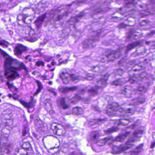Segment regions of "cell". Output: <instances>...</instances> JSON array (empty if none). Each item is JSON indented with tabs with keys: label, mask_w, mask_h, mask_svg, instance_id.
I'll list each match as a JSON object with an SVG mask.
<instances>
[{
	"label": "cell",
	"mask_w": 155,
	"mask_h": 155,
	"mask_svg": "<svg viewBox=\"0 0 155 155\" xmlns=\"http://www.w3.org/2000/svg\"><path fill=\"white\" fill-rule=\"evenodd\" d=\"M155 147V142H153L151 144V148H153Z\"/></svg>",
	"instance_id": "obj_51"
},
{
	"label": "cell",
	"mask_w": 155,
	"mask_h": 155,
	"mask_svg": "<svg viewBox=\"0 0 155 155\" xmlns=\"http://www.w3.org/2000/svg\"><path fill=\"white\" fill-rule=\"evenodd\" d=\"M119 127L117 126H114L107 129L104 131V133L106 135H109L112 133L115 132L119 130Z\"/></svg>",
	"instance_id": "obj_41"
},
{
	"label": "cell",
	"mask_w": 155,
	"mask_h": 155,
	"mask_svg": "<svg viewBox=\"0 0 155 155\" xmlns=\"http://www.w3.org/2000/svg\"><path fill=\"white\" fill-rule=\"evenodd\" d=\"M120 106L116 102H111L108 104L105 110L106 113L110 117L117 116Z\"/></svg>",
	"instance_id": "obj_9"
},
{
	"label": "cell",
	"mask_w": 155,
	"mask_h": 155,
	"mask_svg": "<svg viewBox=\"0 0 155 155\" xmlns=\"http://www.w3.org/2000/svg\"><path fill=\"white\" fill-rule=\"evenodd\" d=\"M137 22L136 17L134 16H130L126 20L125 22H124L126 24V26H134Z\"/></svg>",
	"instance_id": "obj_34"
},
{
	"label": "cell",
	"mask_w": 155,
	"mask_h": 155,
	"mask_svg": "<svg viewBox=\"0 0 155 155\" xmlns=\"http://www.w3.org/2000/svg\"><path fill=\"white\" fill-rule=\"evenodd\" d=\"M51 129L55 135L57 136H64L66 133L64 127L58 123H53L51 126Z\"/></svg>",
	"instance_id": "obj_13"
},
{
	"label": "cell",
	"mask_w": 155,
	"mask_h": 155,
	"mask_svg": "<svg viewBox=\"0 0 155 155\" xmlns=\"http://www.w3.org/2000/svg\"><path fill=\"white\" fill-rule=\"evenodd\" d=\"M141 41H135L133 42L132 43L128 44L126 47V52L128 53L130 51L135 48V47H139L141 45Z\"/></svg>",
	"instance_id": "obj_31"
},
{
	"label": "cell",
	"mask_w": 155,
	"mask_h": 155,
	"mask_svg": "<svg viewBox=\"0 0 155 155\" xmlns=\"http://www.w3.org/2000/svg\"><path fill=\"white\" fill-rule=\"evenodd\" d=\"M137 124H136V123H134V124H133L132 125L130 126H129L128 127V128H130L131 129H133L135 128H136L137 126Z\"/></svg>",
	"instance_id": "obj_50"
},
{
	"label": "cell",
	"mask_w": 155,
	"mask_h": 155,
	"mask_svg": "<svg viewBox=\"0 0 155 155\" xmlns=\"http://www.w3.org/2000/svg\"><path fill=\"white\" fill-rule=\"evenodd\" d=\"M81 96H80L79 95H76L70 100V102L73 104H76V103L78 102L81 99Z\"/></svg>",
	"instance_id": "obj_44"
},
{
	"label": "cell",
	"mask_w": 155,
	"mask_h": 155,
	"mask_svg": "<svg viewBox=\"0 0 155 155\" xmlns=\"http://www.w3.org/2000/svg\"><path fill=\"white\" fill-rule=\"evenodd\" d=\"M135 107L129 104L120 106L118 116L127 117L132 115L135 113Z\"/></svg>",
	"instance_id": "obj_6"
},
{
	"label": "cell",
	"mask_w": 155,
	"mask_h": 155,
	"mask_svg": "<svg viewBox=\"0 0 155 155\" xmlns=\"http://www.w3.org/2000/svg\"><path fill=\"white\" fill-rule=\"evenodd\" d=\"M145 96L141 95L132 100V101L129 103L128 104L130 105V106H133V107H135V106H138V105L143 104L145 102Z\"/></svg>",
	"instance_id": "obj_19"
},
{
	"label": "cell",
	"mask_w": 155,
	"mask_h": 155,
	"mask_svg": "<svg viewBox=\"0 0 155 155\" xmlns=\"http://www.w3.org/2000/svg\"><path fill=\"white\" fill-rule=\"evenodd\" d=\"M57 104L59 108L62 110L68 109L69 106L66 102L65 98H60L57 101Z\"/></svg>",
	"instance_id": "obj_25"
},
{
	"label": "cell",
	"mask_w": 155,
	"mask_h": 155,
	"mask_svg": "<svg viewBox=\"0 0 155 155\" xmlns=\"http://www.w3.org/2000/svg\"><path fill=\"white\" fill-rule=\"evenodd\" d=\"M143 147V144H141L137 146L136 148L133 149L132 151L126 152L123 155H138L142 150Z\"/></svg>",
	"instance_id": "obj_28"
},
{
	"label": "cell",
	"mask_w": 155,
	"mask_h": 155,
	"mask_svg": "<svg viewBox=\"0 0 155 155\" xmlns=\"http://www.w3.org/2000/svg\"><path fill=\"white\" fill-rule=\"evenodd\" d=\"M46 16H47V15H46V13H45V14L41 15L40 16H39L36 19L34 23L36 28H38V29L40 28V27L43 24L44 20L46 19Z\"/></svg>",
	"instance_id": "obj_24"
},
{
	"label": "cell",
	"mask_w": 155,
	"mask_h": 155,
	"mask_svg": "<svg viewBox=\"0 0 155 155\" xmlns=\"http://www.w3.org/2000/svg\"><path fill=\"white\" fill-rule=\"evenodd\" d=\"M36 82L38 83V86L39 90L38 91H36V94H38V93L40 91H41V90H42V84H41V83H40V82H39L38 81H36Z\"/></svg>",
	"instance_id": "obj_48"
},
{
	"label": "cell",
	"mask_w": 155,
	"mask_h": 155,
	"mask_svg": "<svg viewBox=\"0 0 155 155\" xmlns=\"http://www.w3.org/2000/svg\"><path fill=\"white\" fill-rule=\"evenodd\" d=\"M107 69V67L104 65H99L95 66H93L91 68V71L94 72L96 73H102L103 72H105Z\"/></svg>",
	"instance_id": "obj_32"
},
{
	"label": "cell",
	"mask_w": 155,
	"mask_h": 155,
	"mask_svg": "<svg viewBox=\"0 0 155 155\" xmlns=\"http://www.w3.org/2000/svg\"><path fill=\"white\" fill-rule=\"evenodd\" d=\"M146 52V49L144 47L140 46L136 49L134 52L131 55L132 57H135L136 56H140L144 54Z\"/></svg>",
	"instance_id": "obj_30"
},
{
	"label": "cell",
	"mask_w": 155,
	"mask_h": 155,
	"mask_svg": "<svg viewBox=\"0 0 155 155\" xmlns=\"http://www.w3.org/2000/svg\"><path fill=\"white\" fill-rule=\"evenodd\" d=\"M60 78L64 84H68L70 83H78L80 79L79 76L73 73L62 72L60 73Z\"/></svg>",
	"instance_id": "obj_2"
},
{
	"label": "cell",
	"mask_w": 155,
	"mask_h": 155,
	"mask_svg": "<svg viewBox=\"0 0 155 155\" xmlns=\"http://www.w3.org/2000/svg\"><path fill=\"white\" fill-rule=\"evenodd\" d=\"M22 15L26 25H28L33 21L35 16V12L32 8H26L23 10Z\"/></svg>",
	"instance_id": "obj_7"
},
{
	"label": "cell",
	"mask_w": 155,
	"mask_h": 155,
	"mask_svg": "<svg viewBox=\"0 0 155 155\" xmlns=\"http://www.w3.org/2000/svg\"><path fill=\"white\" fill-rule=\"evenodd\" d=\"M77 89L76 87H61L59 89V91L63 94L68 93L70 91H75Z\"/></svg>",
	"instance_id": "obj_33"
},
{
	"label": "cell",
	"mask_w": 155,
	"mask_h": 155,
	"mask_svg": "<svg viewBox=\"0 0 155 155\" xmlns=\"http://www.w3.org/2000/svg\"><path fill=\"white\" fill-rule=\"evenodd\" d=\"M126 24L124 23H122L119 24V25H118L117 27L119 29H123L125 28L126 27Z\"/></svg>",
	"instance_id": "obj_47"
},
{
	"label": "cell",
	"mask_w": 155,
	"mask_h": 155,
	"mask_svg": "<svg viewBox=\"0 0 155 155\" xmlns=\"http://www.w3.org/2000/svg\"><path fill=\"white\" fill-rule=\"evenodd\" d=\"M93 78H94V75H92V74H89V75L87 76V79L88 80H92Z\"/></svg>",
	"instance_id": "obj_49"
},
{
	"label": "cell",
	"mask_w": 155,
	"mask_h": 155,
	"mask_svg": "<svg viewBox=\"0 0 155 155\" xmlns=\"http://www.w3.org/2000/svg\"></svg>",
	"instance_id": "obj_54"
},
{
	"label": "cell",
	"mask_w": 155,
	"mask_h": 155,
	"mask_svg": "<svg viewBox=\"0 0 155 155\" xmlns=\"http://www.w3.org/2000/svg\"><path fill=\"white\" fill-rule=\"evenodd\" d=\"M15 155H34V153L31 144L29 142H25L16 150Z\"/></svg>",
	"instance_id": "obj_5"
},
{
	"label": "cell",
	"mask_w": 155,
	"mask_h": 155,
	"mask_svg": "<svg viewBox=\"0 0 155 155\" xmlns=\"http://www.w3.org/2000/svg\"><path fill=\"white\" fill-rule=\"evenodd\" d=\"M44 146L51 154L57 153L60 149V144L59 140L53 136H48L45 137L43 139Z\"/></svg>",
	"instance_id": "obj_1"
},
{
	"label": "cell",
	"mask_w": 155,
	"mask_h": 155,
	"mask_svg": "<svg viewBox=\"0 0 155 155\" xmlns=\"http://www.w3.org/2000/svg\"><path fill=\"white\" fill-rule=\"evenodd\" d=\"M5 75L8 79L13 80L19 77V75L16 70L13 69H7L5 71Z\"/></svg>",
	"instance_id": "obj_17"
},
{
	"label": "cell",
	"mask_w": 155,
	"mask_h": 155,
	"mask_svg": "<svg viewBox=\"0 0 155 155\" xmlns=\"http://www.w3.org/2000/svg\"><path fill=\"white\" fill-rule=\"evenodd\" d=\"M17 23L20 26H24L26 25L24 20L22 14H20L18 15L17 18Z\"/></svg>",
	"instance_id": "obj_42"
},
{
	"label": "cell",
	"mask_w": 155,
	"mask_h": 155,
	"mask_svg": "<svg viewBox=\"0 0 155 155\" xmlns=\"http://www.w3.org/2000/svg\"><path fill=\"white\" fill-rule=\"evenodd\" d=\"M147 76L145 72H142L140 74H136L130 77L128 81L131 84H136L142 81Z\"/></svg>",
	"instance_id": "obj_16"
},
{
	"label": "cell",
	"mask_w": 155,
	"mask_h": 155,
	"mask_svg": "<svg viewBox=\"0 0 155 155\" xmlns=\"http://www.w3.org/2000/svg\"><path fill=\"white\" fill-rule=\"evenodd\" d=\"M100 137V133L98 131L93 132L90 134L89 136V140L91 142H98Z\"/></svg>",
	"instance_id": "obj_26"
},
{
	"label": "cell",
	"mask_w": 155,
	"mask_h": 155,
	"mask_svg": "<svg viewBox=\"0 0 155 155\" xmlns=\"http://www.w3.org/2000/svg\"><path fill=\"white\" fill-rule=\"evenodd\" d=\"M124 14L122 11H117L112 14L111 17L115 21H120L124 17Z\"/></svg>",
	"instance_id": "obj_27"
},
{
	"label": "cell",
	"mask_w": 155,
	"mask_h": 155,
	"mask_svg": "<svg viewBox=\"0 0 155 155\" xmlns=\"http://www.w3.org/2000/svg\"><path fill=\"white\" fill-rule=\"evenodd\" d=\"M124 71L122 69H117L115 70L114 74L116 76H122L124 74Z\"/></svg>",
	"instance_id": "obj_46"
},
{
	"label": "cell",
	"mask_w": 155,
	"mask_h": 155,
	"mask_svg": "<svg viewBox=\"0 0 155 155\" xmlns=\"http://www.w3.org/2000/svg\"><path fill=\"white\" fill-rule=\"evenodd\" d=\"M153 139H154V140H155V133H154L153 134Z\"/></svg>",
	"instance_id": "obj_53"
},
{
	"label": "cell",
	"mask_w": 155,
	"mask_h": 155,
	"mask_svg": "<svg viewBox=\"0 0 155 155\" xmlns=\"http://www.w3.org/2000/svg\"><path fill=\"white\" fill-rule=\"evenodd\" d=\"M72 113L74 115H79L83 114V108L80 107H75L72 109Z\"/></svg>",
	"instance_id": "obj_40"
},
{
	"label": "cell",
	"mask_w": 155,
	"mask_h": 155,
	"mask_svg": "<svg viewBox=\"0 0 155 155\" xmlns=\"http://www.w3.org/2000/svg\"><path fill=\"white\" fill-rule=\"evenodd\" d=\"M145 67H146V65H145V63L144 62H139V63L135 65L132 68V70L129 72L128 74L130 77L135 75L136 72H144V70L145 69Z\"/></svg>",
	"instance_id": "obj_15"
},
{
	"label": "cell",
	"mask_w": 155,
	"mask_h": 155,
	"mask_svg": "<svg viewBox=\"0 0 155 155\" xmlns=\"http://www.w3.org/2000/svg\"><path fill=\"white\" fill-rule=\"evenodd\" d=\"M99 32L96 33L89 36L83 43V47L85 49L94 47L98 42L100 37Z\"/></svg>",
	"instance_id": "obj_8"
},
{
	"label": "cell",
	"mask_w": 155,
	"mask_h": 155,
	"mask_svg": "<svg viewBox=\"0 0 155 155\" xmlns=\"http://www.w3.org/2000/svg\"><path fill=\"white\" fill-rule=\"evenodd\" d=\"M126 80L124 78H119L118 79L112 81L111 85L115 86H122L124 84L126 83Z\"/></svg>",
	"instance_id": "obj_38"
},
{
	"label": "cell",
	"mask_w": 155,
	"mask_h": 155,
	"mask_svg": "<svg viewBox=\"0 0 155 155\" xmlns=\"http://www.w3.org/2000/svg\"><path fill=\"white\" fill-rule=\"evenodd\" d=\"M11 113L8 112H4L1 115V122L3 124V126H8L11 127L13 123V119L12 117Z\"/></svg>",
	"instance_id": "obj_14"
},
{
	"label": "cell",
	"mask_w": 155,
	"mask_h": 155,
	"mask_svg": "<svg viewBox=\"0 0 155 155\" xmlns=\"http://www.w3.org/2000/svg\"><path fill=\"white\" fill-rule=\"evenodd\" d=\"M121 51L119 50L106 51L103 55L102 60L103 61H106L107 62H112L118 59L121 57Z\"/></svg>",
	"instance_id": "obj_4"
},
{
	"label": "cell",
	"mask_w": 155,
	"mask_h": 155,
	"mask_svg": "<svg viewBox=\"0 0 155 155\" xmlns=\"http://www.w3.org/2000/svg\"><path fill=\"white\" fill-rule=\"evenodd\" d=\"M44 105H45V108H46L47 110L49 111H53L51 104L50 102L48 100L45 101V102H44Z\"/></svg>",
	"instance_id": "obj_45"
},
{
	"label": "cell",
	"mask_w": 155,
	"mask_h": 155,
	"mask_svg": "<svg viewBox=\"0 0 155 155\" xmlns=\"http://www.w3.org/2000/svg\"><path fill=\"white\" fill-rule=\"evenodd\" d=\"M4 68L5 69H13L16 71L25 69V66L23 63L10 57H8L5 58L4 61Z\"/></svg>",
	"instance_id": "obj_3"
},
{
	"label": "cell",
	"mask_w": 155,
	"mask_h": 155,
	"mask_svg": "<svg viewBox=\"0 0 155 155\" xmlns=\"http://www.w3.org/2000/svg\"><path fill=\"white\" fill-rule=\"evenodd\" d=\"M27 50V47L22 44H18L14 48V53L16 56H19L26 51Z\"/></svg>",
	"instance_id": "obj_23"
},
{
	"label": "cell",
	"mask_w": 155,
	"mask_h": 155,
	"mask_svg": "<svg viewBox=\"0 0 155 155\" xmlns=\"http://www.w3.org/2000/svg\"><path fill=\"white\" fill-rule=\"evenodd\" d=\"M87 92L90 95L94 96L98 94V88H91L88 90Z\"/></svg>",
	"instance_id": "obj_43"
},
{
	"label": "cell",
	"mask_w": 155,
	"mask_h": 155,
	"mask_svg": "<svg viewBox=\"0 0 155 155\" xmlns=\"http://www.w3.org/2000/svg\"><path fill=\"white\" fill-rule=\"evenodd\" d=\"M130 134V131L120 134V135L117 136V137L115 138L113 141L117 142H123L127 137H128Z\"/></svg>",
	"instance_id": "obj_21"
},
{
	"label": "cell",
	"mask_w": 155,
	"mask_h": 155,
	"mask_svg": "<svg viewBox=\"0 0 155 155\" xmlns=\"http://www.w3.org/2000/svg\"><path fill=\"white\" fill-rule=\"evenodd\" d=\"M150 2L152 4H155V1H150Z\"/></svg>",
	"instance_id": "obj_52"
},
{
	"label": "cell",
	"mask_w": 155,
	"mask_h": 155,
	"mask_svg": "<svg viewBox=\"0 0 155 155\" xmlns=\"http://www.w3.org/2000/svg\"><path fill=\"white\" fill-rule=\"evenodd\" d=\"M142 36V33L141 31L132 29L127 31L126 38V40L131 41L132 40H137L140 38Z\"/></svg>",
	"instance_id": "obj_12"
},
{
	"label": "cell",
	"mask_w": 155,
	"mask_h": 155,
	"mask_svg": "<svg viewBox=\"0 0 155 155\" xmlns=\"http://www.w3.org/2000/svg\"><path fill=\"white\" fill-rule=\"evenodd\" d=\"M134 145V144H133L126 141L124 144L113 147L111 152L115 155L120 154L132 147Z\"/></svg>",
	"instance_id": "obj_10"
},
{
	"label": "cell",
	"mask_w": 155,
	"mask_h": 155,
	"mask_svg": "<svg viewBox=\"0 0 155 155\" xmlns=\"http://www.w3.org/2000/svg\"><path fill=\"white\" fill-rule=\"evenodd\" d=\"M133 92V89L132 87L129 86H125L121 91V94L127 98H131L132 96Z\"/></svg>",
	"instance_id": "obj_20"
},
{
	"label": "cell",
	"mask_w": 155,
	"mask_h": 155,
	"mask_svg": "<svg viewBox=\"0 0 155 155\" xmlns=\"http://www.w3.org/2000/svg\"><path fill=\"white\" fill-rule=\"evenodd\" d=\"M109 77L108 74H105L101 77L96 83V87L98 89L101 88H104L107 85V81Z\"/></svg>",
	"instance_id": "obj_18"
},
{
	"label": "cell",
	"mask_w": 155,
	"mask_h": 155,
	"mask_svg": "<svg viewBox=\"0 0 155 155\" xmlns=\"http://www.w3.org/2000/svg\"><path fill=\"white\" fill-rule=\"evenodd\" d=\"M35 126L38 132H41L43 131V129H44L43 123L40 120H38L35 121Z\"/></svg>",
	"instance_id": "obj_37"
},
{
	"label": "cell",
	"mask_w": 155,
	"mask_h": 155,
	"mask_svg": "<svg viewBox=\"0 0 155 155\" xmlns=\"http://www.w3.org/2000/svg\"><path fill=\"white\" fill-rule=\"evenodd\" d=\"M134 121L133 118H122L119 119L115 121V123L117 125L121 126H125L128 125L130 123H132Z\"/></svg>",
	"instance_id": "obj_22"
},
{
	"label": "cell",
	"mask_w": 155,
	"mask_h": 155,
	"mask_svg": "<svg viewBox=\"0 0 155 155\" xmlns=\"http://www.w3.org/2000/svg\"><path fill=\"white\" fill-rule=\"evenodd\" d=\"M147 86L141 85L137 87V89L136 90V92L138 94L142 95V94H144L145 93L147 92Z\"/></svg>",
	"instance_id": "obj_36"
},
{
	"label": "cell",
	"mask_w": 155,
	"mask_h": 155,
	"mask_svg": "<svg viewBox=\"0 0 155 155\" xmlns=\"http://www.w3.org/2000/svg\"><path fill=\"white\" fill-rule=\"evenodd\" d=\"M143 132V128L139 127L133 132L126 141L135 145V143L138 141L139 139L141 138Z\"/></svg>",
	"instance_id": "obj_11"
},
{
	"label": "cell",
	"mask_w": 155,
	"mask_h": 155,
	"mask_svg": "<svg viewBox=\"0 0 155 155\" xmlns=\"http://www.w3.org/2000/svg\"><path fill=\"white\" fill-rule=\"evenodd\" d=\"M11 128L10 126H3V128L1 130V137L4 139H8L10 136Z\"/></svg>",
	"instance_id": "obj_29"
},
{
	"label": "cell",
	"mask_w": 155,
	"mask_h": 155,
	"mask_svg": "<svg viewBox=\"0 0 155 155\" xmlns=\"http://www.w3.org/2000/svg\"><path fill=\"white\" fill-rule=\"evenodd\" d=\"M112 138L113 137H108L102 139L101 140L98 141L96 144L98 145L99 147H102V146L105 145L107 144V143H108L109 141L112 140Z\"/></svg>",
	"instance_id": "obj_35"
},
{
	"label": "cell",
	"mask_w": 155,
	"mask_h": 155,
	"mask_svg": "<svg viewBox=\"0 0 155 155\" xmlns=\"http://www.w3.org/2000/svg\"><path fill=\"white\" fill-rule=\"evenodd\" d=\"M85 13L84 12H81L79 14H78L77 16L73 17L72 18H71V19L70 20L69 23L71 24H73L74 23H76L77 21L79 20L81 17H83V16H84Z\"/></svg>",
	"instance_id": "obj_39"
}]
</instances>
